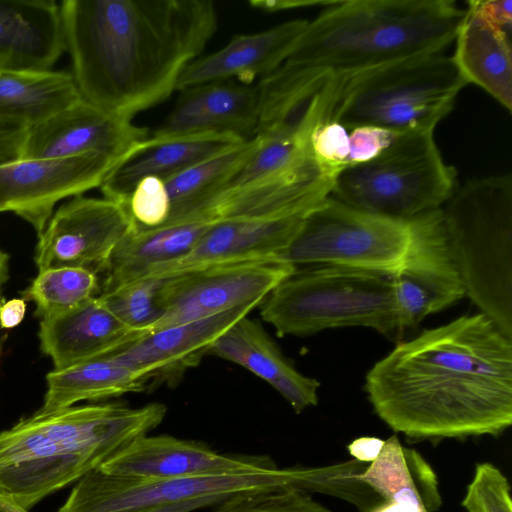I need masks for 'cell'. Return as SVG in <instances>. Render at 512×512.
I'll list each match as a JSON object with an SVG mask.
<instances>
[{
	"label": "cell",
	"instance_id": "obj_1",
	"mask_svg": "<svg viewBox=\"0 0 512 512\" xmlns=\"http://www.w3.org/2000/svg\"><path fill=\"white\" fill-rule=\"evenodd\" d=\"M364 389L378 417L418 440L498 436L512 424V338L483 313L399 342Z\"/></svg>",
	"mask_w": 512,
	"mask_h": 512
},
{
	"label": "cell",
	"instance_id": "obj_2",
	"mask_svg": "<svg viewBox=\"0 0 512 512\" xmlns=\"http://www.w3.org/2000/svg\"><path fill=\"white\" fill-rule=\"evenodd\" d=\"M60 13L82 99L131 122L176 91L218 28L211 0H63Z\"/></svg>",
	"mask_w": 512,
	"mask_h": 512
},
{
	"label": "cell",
	"instance_id": "obj_3",
	"mask_svg": "<svg viewBox=\"0 0 512 512\" xmlns=\"http://www.w3.org/2000/svg\"><path fill=\"white\" fill-rule=\"evenodd\" d=\"M167 408L110 402L35 412L0 431V491L30 510L148 435Z\"/></svg>",
	"mask_w": 512,
	"mask_h": 512
},
{
	"label": "cell",
	"instance_id": "obj_4",
	"mask_svg": "<svg viewBox=\"0 0 512 512\" xmlns=\"http://www.w3.org/2000/svg\"><path fill=\"white\" fill-rule=\"evenodd\" d=\"M464 14L453 0L333 1L308 22L278 68L347 78L440 54L454 42Z\"/></svg>",
	"mask_w": 512,
	"mask_h": 512
},
{
	"label": "cell",
	"instance_id": "obj_5",
	"mask_svg": "<svg viewBox=\"0 0 512 512\" xmlns=\"http://www.w3.org/2000/svg\"><path fill=\"white\" fill-rule=\"evenodd\" d=\"M465 294L512 338V176L470 179L442 208Z\"/></svg>",
	"mask_w": 512,
	"mask_h": 512
},
{
	"label": "cell",
	"instance_id": "obj_6",
	"mask_svg": "<svg viewBox=\"0 0 512 512\" xmlns=\"http://www.w3.org/2000/svg\"><path fill=\"white\" fill-rule=\"evenodd\" d=\"M259 307L262 319L279 336H307L355 326L389 338L402 333L393 273L384 271L323 264L296 267Z\"/></svg>",
	"mask_w": 512,
	"mask_h": 512
},
{
	"label": "cell",
	"instance_id": "obj_7",
	"mask_svg": "<svg viewBox=\"0 0 512 512\" xmlns=\"http://www.w3.org/2000/svg\"><path fill=\"white\" fill-rule=\"evenodd\" d=\"M466 85L451 56L406 59L343 78L331 120L347 130L434 131Z\"/></svg>",
	"mask_w": 512,
	"mask_h": 512
},
{
	"label": "cell",
	"instance_id": "obj_8",
	"mask_svg": "<svg viewBox=\"0 0 512 512\" xmlns=\"http://www.w3.org/2000/svg\"><path fill=\"white\" fill-rule=\"evenodd\" d=\"M457 171L447 164L433 130L401 132L372 160L348 166L331 196L373 214L408 220L442 208L456 190Z\"/></svg>",
	"mask_w": 512,
	"mask_h": 512
},
{
	"label": "cell",
	"instance_id": "obj_9",
	"mask_svg": "<svg viewBox=\"0 0 512 512\" xmlns=\"http://www.w3.org/2000/svg\"><path fill=\"white\" fill-rule=\"evenodd\" d=\"M411 219L359 210L330 195L303 218L280 259L296 267L323 264L394 273L409 244Z\"/></svg>",
	"mask_w": 512,
	"mask_h": 512
},
{
	"label": "cell",
	"instance_id": "obj_10",
	"mask_svg": "<svg viewBox=\"0 0 512 512\" xmlns=\"http://www.w3.org/2000/svg\"><path fill=\"white\" fill-rule=\"evenodd\" d=\"M303 466L266 471L145 478L99 468L80 478L57 512H139L200 497L276 489H301Z\"/></svg>",
	"mask_w": 512,
	"mask_h": 512
},
{
	"label": "cell",
	"instance_id": "obj_11",
	"mask_svg": "<svg viewBox=\"0 0 512 512\" xmlns=\"http://www.w3.org/2000/svg\"><path fill=\"white\" fill-rule=\"evenodd\" d=\"M296 266L269 260L205 267L164 278L152 332L246 305L259 306Z\"/></svg>",
	"mask_w": 512,
	"mask_h": 512
},
{
	"label": "cell",
	"instance_id": "obj_12",
	"mask_svg": "<svg viewBox=\"0 0 512 512\" xmlns=\"http://www.w3.org/2000/svg\"><path fill=\"white\" fill-rule=\"evenodd\" d=\"M393 288L401 332L466 296L448 243L442 208L411 219L409 244L393 273Z\"/></svg>",
	"mask_w": 512,
	"mask_h": 512
},
{
	"label": "cell",
	"instance_id": "obj_13",
	"mask_svg": "<svg viewBox=\"0 0 512 512\" xmlns=\"http://www.w3.org/2000/svg\"><path fill=\"white\" fill-rule=\"evenodd\" d=\"M124 161L102 154L62 158H19L0 164V213L12 212L39 235L55 205L102 185Z\"/></svg>",
	"mask_w": 512,
	"mask_h": 512
},
{
	"label": "cell",
	"instance_id": "obj_14",
	"mask_svg": "<svg viewBox=\"0 0 512 512\" xmlns=\"http://www.w3.org/2000/svg\"><path fill=\"white\" fill-rule=\"evenodd\" d=\"M133 221L127 207L108 198L78 195L61 205L38 235V271L78 267L104 272Z\"/></svg>",
	"mask_w": 512,
	"mask_h": 512
},
{
	"label": "cell",
	"instance_id": "obj_15",
	"mask_svg": "<svg viewBox=\"0 0 512 512\" xmlns=\"http://www.w3.org/2000/svg\"><path fill=\"white\" fill-rule=\"evenodd\" d=\"M335 178L312 155L284 171L227 187L181 221L303 218L331 195Z\"/></svg>",
	"mask_w": 512,
	"mask_h": 512
},
{
	"label": "cell",
	"instance_id": "obj_16",
	"mask_svg": "<svg viewBox=\"0 0 512 512\" xmlns=\"http://www.w3.org/2000/svg\"><path fill=\"white\" fill-rule=\"evenodd\" d=\"M149 135V130L81 99L28 128L20 158L102 154L125 161L138 151Z\"/></svg>",
	"mask_w": 512,
	"mask_h": 512
},
{
	"label": "cell",
	"instance_id": "obj_17",
	"mask_svg": "<svg viewBox=\"0 0 512 512\" xmlns=\"http://www.w3.org/2000/svg\"><path fill=\"white\" fill-rule=\"evenodd\" d=\"M276 468L268 455L221 454L205 442L162 434L134 440L99 469L120 476L179 478Z\"/></svg>",
	"mask_w": 512,
	"mask_h": 512
},
{
	"label": "cell",
	"instance_id": "obj_18",
	"mask_svg": "<svg viewBox=\"0 0 512 512\" xmlns=\"http://www.w3.org/2000/svg\"><path fill=\"white\" fill-rule=\"evenodd\" d=\"M179 92L173 109L150 133V140L227 134L247 141L256 136L260 115L257 85L217 80Z\"/></svg>",
	"mask_w": 512,
	"mask_h": 512
},
{
	"label": "cell",
	"instance_id": "obj_19",
	"mask_svg": "<svg viewBox=\"0 0 512 512\" xmlns=\"http://www.w3.org/2000/svg\"><path fill=\"white\" fill-rule=\"evenodd\" d=\"M303 218L213 222L185 255L140 278L164 279L211 266L281 260Z\"/></svg>",
	"mask_w": 512,
	"mask_h": 512
},
{
	"label": "cell",
	"instance_id": "obj_20",
	"mask_svg": "<svg viewBox=\"0 0 512 512\" xmlns=\"http://www.w3.org/2000/svg\"><path fill=\"white\" fill-rule=\"evenodd\" d=\"M255 307L246 305L151 332L109 356L147 381L172 384L198 365L212 343Z\"/></svg>",
	"mask_w": 512,
	"mask_h": 512
},
{
	"label": "cell",
	"instance_id": "obj_21",
	"mask_svg": "<svg viewBox=\"0 0 512 512\" xmlns=\"http://www.w3.org/2000/svg\"><path fill=\"white\" fill-rule=\"evenodd\" d=\"M308 22L294 19L258 33L235 35L220 50L191 62L182 72L176 91L217 80L251 85L285 61Z\"/></svg>",
	"mask_w": 512,
	"mask_h": 512
},
{
	"label": "cell",
	"instance_id": "obj_22",
	"mask_svg": "<svg viewBox=\"0 0 512 512\" xmlns=\"http://www.w3.org/2000/svg\"><path fill=\"white\" fill-rule=\"evenodd\" d=\"M147 334L120 322L95 296L80 306L40 319V348L54 369L109 356Z\"/></svg>",
	"mask_w": 512,
	"mask_h": 512
},
{
	"label": "cell",
	"instance_id": "obj_23",
	"mask_svg": "<svg viewBox=\"0 0 512 512\" xmlns=\"http://www.w3.org/2000/svg\"><path fill=\"white\" fill-rule=\"evenodd\" d=\"M206 356L233 362L277 390L296 413L318 403L320 383L301 374L256 320L242 317L209 347Z\"/></svg>",
	"mask_w": 512,
	"mask_h": 512
},
{
	"label": "cell",
	"instance_id": "obj_24",
	"mask_svg": "<svg viewBox=\"0 0 512 512\" xmlns=\"http://www.w3.org/2000/svg\"><path fill=\"white\" fill-rule=\"evenodd\" d=\"M65 51L60 3L0 0V71H46Z\"/></svg>",
	"mask_w": 512,
	"mask_h": 512
},
{
	"label": "cell",
	"instance_id": "obj_25",
	"mask_svg": "<svg viewBox=\"0 0 512 512\" xmlns=\"http://www.w3.org/2000/svg\"><path fill=\"white\" fill-rule=\"evenodd\" d=\"M244 142L227 134H199L145 140L136 153L117 166L104 180L103 197L125 205L136 183L148 176L164 181L235 144Z\"/></svg>",
	"mask_w": 512,
	"mask_h": 512
},
{
	"label": "cell",
	"instance_id": "obj_26",
	"mask_svg": "<svg viewBox=\"0 0 512 512\" xmlns=\"http://www.w3.org/2000/svg\"><path fill=\"white\" fill-rule=\"evenodd\" d=\"M510 39V34L490 25L467 6L451 56L467 84L482 88L509 113L512 110Z\"/></svg>",
	"mask_w": 512,
	"mask_h": 512
},
{
	"label": "cell",
	"instance_id": "obj_27",
	"mask_svg": "<svg viewBox=\"0 0 512 512\" xmlns=\"http://www.w3.org/2000/svg\"><path fill=\"white\" fill-rule=\"evenodd\" d=\"M212 223L193 220L155 228L133 223L109 259L101 292L140 278L150 269L182 257Z\"/></svg>",
	"mask_w": 512,
	"mask_h": 512
},
{
	"label": "cell",
	"instance_id": "obj_28",
	"mask_svg": "<svg viewBox=\"0 0 512 512\" xmlns=\"http://www.w3.org/2000/svg\"><path fill=\"white\" fill-rule=\"evenodd\" d=\"M357 477L385 500L415 512H437L442 505L434 470L418 451L404 447L397 435L385 440L379 456Z\"/></svg>",
	"mask_w": 512,
	"mask_h": 512
},
{
	"label": "cell",
	"instance_id": "obj_29",
	"mask_svg": "<svg viewBox=\"0 0 512 512\" xmlns=\"http://www.w3.org/2000/svg\"><path fill=\"white\" fill-rule=\"evenodd\" d=\"M81 99L70 72L0 71V119L30 128Z\"/></svg>",
	"mask_w": 512,
	"mask_h": 512
},
{
	"label": "cell",
	"instance_id": "obj_30",
	"mask_svg": "<svg viewBox=\"0 0 512 512\" xmlns=\"http://www.w3.org/2000/svg\"><path fill=\"white\" fill-rule=\"evenodd\" d=\"M39 413H51L85 400H101L142 391L148 381L110 356L53 369Z\"/></svg>",
	"mask_w": 512,
	"mask_h": 512
},
{
	"label": "cell",
	"instance_id": "obj_31",
	"mask_svg": "<svg viewBox=\"0 0 512 512\" xmlns=\"http://www.w3.org/2000/svg\"><path fill=\"white\" fill-rule=\"evenodd\" d=\"M260 140L255 136L235 144L165 180L171 203L166 223L181 221L229 187L258 148Z\"/></svg>",
	"mask_w": 512,
	"mask_h": 512
},
{
	"label": "cell",
	"instance_id": "obj_32",
	"mask_svg": "<svg viewBox=\"0 0 512 512\" xmlns=\"http://www.w3.org/2000/svg\"><path fill=\"white\" fill-rule=\"evenodd\" d=\"M101 290L98 274L78 267H54L38 272L21 292L25 301L35 304V316L49 318L68 312Z\"/></svg>",
	"mask_w": 512,
	"mask_h": 512
},
{
	"label": "cell",
	"instance_id": "obj_33",
	"mask_svg": "<svg viewBox=\"0 0 512 512\" xmlns=\"http://www.w3.org/2000/svg\"><path fill=\"white\" fill-rule=\"evenodd\" d=\"M163 279L137 278L99 293L108 310L124 325L145 334L161 316L157 304Z\"/></svg>",
	"mask_w": 512,
	"mask_h": 512
},
{
	"label": "cell",
	"instance_id": "obj_34",
	"mask_svg": "<svg viewBox=\"0 0 512 512\" xmlns=\"http://www.w3.org/2000/svg\"><path fill=\"white\" fill-rule=\"evenodd\" d=\"M214 512H331L311 495L298 489H276L232 495Z\"/></svg>",
	"mask_w": 512,
	"mask_h": 512
},
{
	"label": "cell",
	"instance_id": "obj_35",
	"mask_svg": "<svg viewBox=\"0 0 512 512\" xmlns=\"http://www.w3.org/2000/svg\"><path fill=\"white\" fill-rule=\"evenodd\" d=\"M462 506L467 512H512L510 485L491 463H478Z\"/></svg>",
	"mask_w": 512,
	"mask_h": 512
},
{
	"label": "cell",
	"instance_id": "obj_36",
	"mask_svg": "<svg viewBox=\"0 0 512 512\" xmlns=\"http://www.w3.org/2000/svg\"><path fill=\"white\" fill-rule=\"evenodd\" d=\"M125 206L135 225L144 228L162 226L171 211L165 181L155 176L140 179L127 197Z\"/></svg>",
	"mask_w": 512,
	"mask_h": 512
},
{
	"label": "cell",
	"instance_id": "obj_37",
	"mask_svg": "<svg viewBox=\"0 0 512 512\" xmlns=\"http://www.w3.org/2000/svg\"><path fill=\"white\" fill-rule=\"evenodd\" d=\"M311 151L321 167L337 176L346 168L349 155V133L339 122L319 124L311 135Z\"/></svg>",
	"mask_w": 512,
	"mask_h": 512
},
{
	"label": "cell",
	"instance_id": "obj_38",
	"mask_svg": "<svg viewBox=\"0 0 512 512\" xmlns=\"http://www.w3.org/2000/svg\"><path fill=\"white\" fill-rule=\"evenodd\" d=\"M350 130L346 167L372 160L401 133L370 125L357 126Z\"/></svg>",
	"mask_w": 512,
	"mask_h": 512
},
{
	"label": "cell",
	"instance_id": "obj_39",
	"mask_svg": "<svg viewBox=\"0 0 512 512\" xmlns=\"http://www.w3.org/2000/svg\"><path fill=\"white\" fill-rule=\"evenodd\" d=\"M467 6L490 25L511 34V0H470L467 1Z\"/></svg>",
	"mask_w": 512,
	"mask_h": 512
},
{
	"label": "cell",
	"instance_id": "obj_40",
	"mask_svg": "<svg viewBox=\"0 0 512 512\" xmlns=\"http://www.w3.org/2000/svg\"><path fill=\"white\" fill-rule=\"evenodd\" d=\"M27 130V127L0 119V164L21 157Z\"/></svg>",
	"mask_w": 512,
	"mask_h": 512
},
{
	"label": "cell",
	"instance_id": "obj_41",
	"mask_svg": "<svg viewBox=\"0 0 512 512\" xmlns=\"http://www.w3.org/2000/svg\"><path fill=\"white\" fill-rule=\"evenodd\" d=\"M384 443L380 438L363 436L354 439L347 449L353 459L370 464L379 456Z\"/></svg>",
	"mask_w": 512,
	"mask_h": 512
},
{
	"label": "cell",
	"instance_id": "obj_42",
	"mask_svg": "<svg viewBox=\"0 0 512 512\" xmlns=\"http://www.w3.org/2000/svg\"><path fill=\"white\" fill-rule=\"evenodd\" d=\"M26 313V301L23 298H13L4 301L0 306V328L11 329L18 326Z\"/></svg>",
	"mask_w": 512,
	"mask_h": 512
},
{
	"label": "cell",
	"instance_id": "obj_43",
	"mask_svg": "<svg viewBox=\"0 0 512 512\" xmlns=\"http://www.w3.org/2000/svg\"><path fill=\"white\" fill-rule=\"evenodd\" d=\"M228 497L222 496H211V497H200L194 498L191 500H186L183 502L159 506L150 508L147 510L139 511V512H191L193 510L208 507V506H216L221 501Z\"/></svg>",
	"mask_w": 512,
	"mask_h": 512
},
{
	"label": "cell",
	"instance_id": "obj_44",
	"mask_svg": "<svg viewBox=\"0 0 512 512\" xmlns=\"http://www.w3.org/2000/svg\"><path fill=\"white\" fill-rule=\"evenodd\" d=\"M332 1H283V0H257L250 1V4L258 9L267 12H275L285 9L313 6V5H322L328 6Z\"/></svg>",
	"mask_w": 512,
	"mask_h": 512
},
{
	"label": "cell",
	"instance_id": "obj_45",
	"mask_svg": "<svg viewBox=\"0 0 512 512\" xmlns=\"http://www.w3.org/2000/svg\"><path fill=\"white\" fill-rule=\"evenodd\" d=\"M0 512H29L21 507L9 494L0 491Z\"/></svg>",
	"mask_w": 512,
	"mask_h": 512
},
{
	"label": "cell",
	"instance_id": "obj_46",
	"mask_svg": "<svg viewBox=\"0 0 512 512\" xmlns=\"http://www.w3.org/2000/svg\"><path fill=\"white\" fill-rule=\"evenodd\" d=\"M9 278V256L4 253L0 256V285H4Z\"/></svg>",
	"mask_w": 512,
	"mask_h": 512
},
{
	"label": "cell",
	"instance_id": "obj_47",
	"mask_svg": "<svg viewBox=\"0 0 512 512\" xmlns=\"http://www.w3.org/2000/svg\"><path fill=\"white\" fill-rule=\"evenodd\" d=\"M3 302H4V299L2 296V285H0V306L3 304Z\"/></svg>",
	"mask_w": 512,
	"mask_h": 512
}]
</instances>
